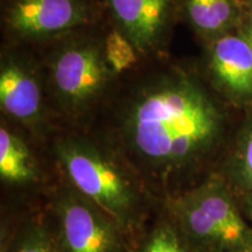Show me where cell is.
I'll return each mask as SVG.
<instances>
[{
  "instance_id": "9c48e42d",
  "label": "cell",
  "mask_w": 252,
  "mask_h": 252,
  "mask_svg": "<svg viewBox=\"0 0 252 252\" xmlns=\"http://www.w3.org/2000/svg\"><path fill=\"white\" fill-rule=\"evenodd\" d=\"M207 68L214 86L230 102L252 106V50L241 32L213 39Z\"/></svg>"
},
{
  "instance_id": "2e32d148",
  "label": "cell",
  "mask_w": 252,
  "mask_h": 252,
  "mask_svg": "<svg viewBox=\"0 0 252 252\" xmlns=\"http://www.w3.org/2000/svg\"><path fill=\"white\" fill-rule=\"evenodd\" d=\"M239 32H241V33L243 34V36L247 39L248 43L250 45V48L252 50V15L247 23L243 25V27L239 30Z\"/></svg>"
},
{
  "instance_id": "ba28073f",
  "label": "cell",
  "mask_w": 252,
  "mask_h": 252,
  "mask_svg": "<svg viewBox=\"0 0 252 252\" xmlns=\"http://www.w3.org/2000/svg\"><path fill=\"white\" fill-rule=\"evenodd\" d=\"M45 77L30 59L5 53L0 64V106L12 121L31 130L40 127L45 116Z\"/></svg>"
},
{
  "instance_id": "e0dca14e",
  "label": "cell",
  "mask_w": 252,
  "mask_h": 252,
  "mask_svg": "<svg viewBox=\"0 0 252 252\" xmlns=\"http://www.w3.org/2000/svg\"><path fill=\"white\" fill-rule=\"evenodd\" d=\"M244 210L248 222L252 226V194L245 195L244 196Z\"/></svg>"
},
{
  "instance_id": "5bb4252c",
  "label": "cell",
  "mask_w": 252,
  "mask_h": 252,
  "mask_svg": "<svg viewBox=\"0 0 252 252\" xmlns=\"http://www.w3.org/2000/svg\"><path fill=\"white\" fill-rule=\"evenodd\" d=\"M139 252H193L172 220L158 223L146 236Z\"/></svg>"
},
{
  "instance_id": "4fadbf2b",
  "label": "cell",
  "mask_w": 252,
  "mask_h": 252,
  "mask_svg": "<svg viewBox=\"0 0 252 252\" xmlns=\"http://www.w3.org/2000/svg\"><path fill=\"white\" fill-rule=\"evenodd\" d=\"M104 53L110 68L118 76L133 70L140 60L131 41L115 27L104 35Z\"/></svg>"
},
{
  "instance_id": "8fae6325",
  "label": "cell",
  "mask_w": 252,
  "mask_h": 252,
  "mask_svg": "<svg viewBox=\"0 0 252 252\" xmlns=\"http://www.w3.org/2000/svg\"><path fill=\"white\" fill-rule=\"evenodd\" d=\"M0 178L9 185L31 184L39 178V167L28 145L4 124L0 127Z\"/></svg>"
},
{
  "instance_id": "7c38bea8",
  "label": "cell",
  "mask_w": 252,
  "mask_h": 252,
  "mask_svg": "<svg viewBox=\"0 0 252 252\" xmlns=\"http://www.w3.org/2000/svg\"><path fill=\"white\" fill-rule=\"evenodd\" d=\"M229 180L242 194H252V118L244 126L229 165Z\"/></svg>"
},
{
  "instance_id": "7a4b0ae2",
  "label": "cell",
  "mask_w": 252,
  "mask_h": 252,
  "mask_svg": "<svg viewBox=\"0 0 252 252\" xmlns=\"http://www.w3.org/2000/svg\"><path fill=\"white\" fill-rule=\"evenodd\" d=\"M54 153L71 187L112 217L126 232L143 215L140 188L108 147L83 135H67Z\"/></svg>"
},
{
  "instance_id": "8992f818",
  "label": "cell",
  "mask_w": 252,
  "mask_h": 252,
  "mask_svg": "<svg viewBox=\"0 0 252 252\" xmlns=\"http://www.w3.org/2000/svg\"><path fill=\"white\" fill-rule=\"evenodd\" d=\"M4 30L15 42L59 40L93 20L89 0H6Z\"/></svg>"
},
{
  "instance_id": "5b68a950",
  "label": "cell",
  "mask_w": 252,
  "mask_h": 252,
  "mask_svg": "<svg viewBox=\"0 0 252 252\" xmlns=\"http://www.w3.org/2000/svg\"><path fill=\"white\" fill-rule=\"evenodd\" d=\"M54 215L62 252H127L125 230L71 186L56 195Z\"/></svg>"
},
{
  "instance_id": "ac0fdd59",
  "label": "cell",
  "mask_w": 252,
  "mask_h": 252,
  "mask_svg": "<svg viewBox=\"0 0 252 252\" xmlns=\"http://www.w3.org/2000/svg\"><path fill=\"white\" fill-rule=\"evenodd\" d=\"M250 252H252V247H251V250H250Z\"/></svg>"
},
{
  "instance_id": "277c9868",
  "label": "cell",
  "mask_w": 252,
  "mask_h": 252,
  "mask_svg": "<svg viewBox=\"0 0 252 252\" xmlns=\"http://www.w3.org/2000/svg\"><path fill=\"white\" fill-rule=\"evenodd\" d=\"M45 86L61 112L81 118L108 96L118 75L104 53V36L78 34L59 39L46 62Z\"/></svg>"
},
{
  "instance_id": "30bf717a",
  "label": "cell",
  "mask_w": 252,
  "mask_h": 252,
  "mask_svg": "<svg viewBox=\"0 0 252 252\" xmlns=\"http://www.w3.org/2000/svg\"><path fill=\"white\" fill-rule=\"evenodd\" d=\"M181 12L200 35L215 39L236 24L239 7L237 0H181Z\"/></svg>"
},
{
  "instance_id": "3957f363",
  "label": "cell",
  "mask_w": 252,
  "mask_h": 252,
  "mask_svg": "<svg viewBox=\"0 0 252 252\" xmlns=\"http://www.w3.org/2000/svg\"><path fill=\"white\" fill-rule=\"evenodd\" d=\"M231 186L213 176L169 198L172 222L193 252H250L252 226L239 210Z\"/></svg>"
},
{
  "instance_id": "52a82bcc",
  "label": "cell",
  "mask_w": 252,
  "mask_h": 252,
  "mask_svg": "<svg viewBox=\"0 0 252 252\" xmlns=\"http://www.w3.org/2000/svg\"><path fill=\"white\" fill-rule=\"evenodd\" d=\"M115 28L135 47L140 59L163 53L181 0H103Z\"/></svg>"
},
{
  "instance_id": "9a60e30c",
  "label": "cell",
  "mask_w": 252,
  "mask_h": 252,
  "mask_svg": "<svg viewBox=\"0 0 252 252\" xmlns=\"http://www.w3.org/2000/svg\"><path fill=\"white\" fill-rule=\"evenodd\" d=\"M12 252H62L54 229L42 223H32L18 236Z\"/></svg>"
},
{
  "instance_id": "6da1fadb",
  "label": "cell",
  "mask_w": 252,
  "mask_h": 252,
  "mask_svg": "<svg viewBox=\"0 0 252 252\" xmlns=\"http://www.w3.org/2000/svg\"><path fill=\"white\" fill-rule=\"evenodd\" d=\"M118 139L157 178L194 168L219 143L224 117L198 78L178 64L140 72L122 97Z\"/></svg>"
}]
</instances>
